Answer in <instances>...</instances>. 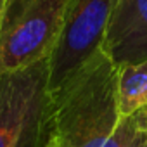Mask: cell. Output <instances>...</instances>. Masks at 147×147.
Here are the masks:
<instances>
[{
	"label": "cell",
	"instance_id": "ba28073f",
	"mask_svg": "<svg viewBox=\"0 0 147 147\" xmlns=\"http://www.w3.org/2000/svg\"><path fill=\"white\" fill-rule=\"evenodd\" d=\"M131 119H133L137 130L147 133V109H142L140 113H137L135 116H131Z\"/></svg>",
	"mask_w": 147,
	"mask_h": 147
},
{
	"label": "cell",
	"instance_id": "30bf717a",
	"mask_svg": "<svg viewBox=\"0 0 147 147\" xmlns=\"http://www.w3.org/2000/svg\"><path fill=\"white\" fill-rule=\"evenodd\" d=\"M43 147H59V144L55 142V138H54L52 135H49V138H47V142H45Z\"/></svg>",
	"mask_w": 147,
	"mask_h": 147
},
{
	"label": "cell",
	"instance_id": "277c9868",
	"mask_svg": "<svg viewBox=\"0 0 147 147\" xmlns=\"http://www.w3.org/2000/svg\"><path fill=\"white\" fill-rule=\"evenodd\" d=\"M116 0H71L66 23L50 55V92L102 50Z\"/></svg>",
	"mask_w": 147,
	"mask_h": 147
},
{
	"label": "cell",
	"instance_id": "6da1fadb",
	"mask_svg": "<svg viewBox=\"0 0 147 147\" xmlns=\"http://www.w3.org/2000/svg\"><path fill=\"white\" fill-rule=\"evenodd\" d=\"M119 66L99 50L50 99V135L59 147H102L123 116L118 95Z\"/></svg>",
	"mask_w": 147,
	"mask_h": 147
},
{
	"label": "cell",
	"instance_id": "9c48e42d",
	"mask_svg": "<svg viewBox=\"0 0 147 147\" xmlns=\"http://www.w3.org/2000/svg\"><path fill=\"white\" fill-rule=\"evenodd\" d=\"M130 147H147V133L138 130V133H137V137L133 138V142H131Z\"/></svg>",
	"mask_w": 147,
	"mask_h": 147
},
{
	"label": "cell",
	"instance_id": "8fae6325",
	"mask_svg": "<svg viewBox=\"0 0 147 147\" xmlns=\"http://www.w3.org/2000/svg\"><path fill=\"white\" fill-rule=\"evenodd\" d=\"M4 4H5V0H0V21H2V12H4Z\"/></svg>",
	"mask_w": 147,
	"mask_h": 147
},
{
	"label": "cell",
	"instance_id": "5b68a950",
	"mask_svg": "<svg viewBox=\"0 0 147 147\" xmlns=\"http://www.w3.org/2000/svg\"><path fill=\"white\" fill-rule=\"evenodd\" d=\"M102 50L118 66L147 61V0H116Z\"/></svg>",
	"mask_w": 147,
	"mask_h": 147
},
{
	"label": "cell",
	"instance_id": "52a82bcc",
	"mask_svg": "<svg viewBox=\"0 0 147 147\" xmlns=\"http://www.w3.org/2000/svg\"><path fill=\"white\" fill-rule=\"evenodd\" d=\"M137 133H138V130H137L131 116L130 118H123L119 126L116 128V131L111 135V138L102 147H130L133 138L137 137Z\"/></svg>",
	"mask_w": 147,
	"mask_h": 147
},
{
	"label": "cell",
	"instance_id": "7a4b0ae2",
	"mask_svg": "<svg viewBox=\"0 0 147 147\" xmlns=\"http://www.w3.org/2000/svg\"><path fill=\"white\" fill-rule=\"evenodd\" d=\"M71 0H5L0 21V75L50 59Z\"/></svg>",
	"mask_w": 147,
	"mask_h": 147
},
{
	"label": "cell",
	"instance_id": "3957f363",
	"mask_svg": "<svg viewBox=\"0 0 147 147\" xmlns=\"http://www.w3.org/2000/svg\"><path fill=\"white\" fill-rule=\"evenodd\" d=\"M50 59L0 75V147H43L50 135Z\"/></svg>",
	"mask_w": 147,
	"mask_h": 147
},
{
	"label": "cell",
	"instance_id": "8992f818",
	"mask_svg": "<svg viewBox=\"0 0 147 147\" xmlns=\"http://www.w3.org/2000/svg\"><path fill=\"white\" fill-rule=\"evenodd\" d=\"M119 111L123 118L147 109V61L119 66L118 73Z\"/></svg>",
	"mask_w": 147,
	"mask_h": 147
}]
</instances>
